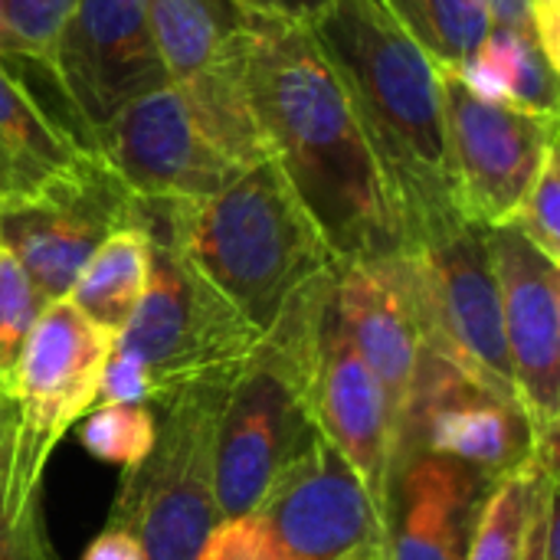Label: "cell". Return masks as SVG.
Instances as JSON below:
<instances>
[{
	"instance_id": "cell-1",
	"label": "cell",
	"mask_w": 560,
	"mask_h": 560,
	"mask_svg": "<svg viewBox=\"0 0 560 560\" xmlns=\"http://www.w3.org/2000/svg\"><path fill=\"white\" fill-rule=\"evenodd\" d=\"M246 89L269 158L335 262L397 256V223L354 108L308 26L253 16Z\"/></svg>"
},
{
	"instance_id": "cell-2",
	"label": "cell",
	"mask_w": 560,
	"mask_h": 560,
	"mask_svg": "<svg viewBox=\"0 0 560 560\" xmlns=\"http://www.w3.org/2000/svg\"><path fill=\"white\" fill-rule=\"evenodd\" d=\"M308 33L374 154L400 249L466 223L450 190L436 66L377 0H331Z\"/></svg>"
},
{
	"instance_id": "cell-3",
	"label": "cell",
	"mask_w": 560,
	"mask_h": 560,
	"mask_svg": "<svg viewBox=\"0 0 560 560\" xmlns=\"http://www.w3.org/2000/svg\"><path fill=\"white\" fill-rule=\"evenodd\" d=\"M135 220L154 226L262 335L305 282L335 266L272 158L210 197H138Z\"/></svg>"
},
{
	"instance_id": "cell-4",
	"label": "cell",
	"mask_w": 560,
	"mask_h": 560,
	"mask_svg": "<svg viewBox=\"0 0 560 560\" xmlns=\"http://www.w3.org/2000/svg\"><path fill=\"white\" fill-rule=\"evenodd\" d=\"M331 269L289 299L266 331V348L289 374L315 433H322L361 479L384 541L390 518L394 430L384 394L335 308Z\"/></svg>"
},
{
	"instance_id": "cell-5",
	"label": "cell",
	"mask_w": 560,
	"mask_h": 560,
	"mask_svg": "<svg viewBox=\"0 0 560 560\" xmlns=\"http://www.w3.org/2000/svg\"><path fill=\"white\" fill-rule=\"evenodd\" d=\"M141 223V220H135ZM151 240L148 289L118 331L115 348L141 361L151 404L187 390H226L262 348L256 331L154 226L141 223Z\"/></svg>"
},
{
	"instance_id": "cell-6",
	"label": "cell",
	"mask_w": 560,
	"mask_h": 560,
	"mask_svg": "<svg viewBox=\"0 0 560 560\" xmlns=\"http://www.w3.org/2000/svg\"><path fill=\"white\" fill-rule=\"evenodd\" d=\"M368 551H381V535L364 486L315 433L249 512L210 532L197 560H345Z\"/></svg>"
},
{
	"instance_id": "cell-7",
	"label": "cell",
	"mask_w": 560,
	"mask_h": 560,
	"mask_svg": "<svg viewBox=\"0 0 560 560\" xmlns=\"http://www.w3.org/2000/svg\"><path fill=\"white\" fill-rule=\"evenodd\" d=\"M223 394L187 390L167 400L154 450L125 469L108 525L131 532L148 560H197L220 525L217 420Z\"/></svg>"
},
{
	"instance_id": "cell-8",
	"label": "cell",
	"mask_w": 560,
	"mask_h": 560,
	"mask_svg": "<svg viewBox=\"0 0 560 560\" xmlns=\"http://www.w3.org/2000/svg\"><path fill=\"white\" fill-rule=\"evenodd\" d=\"M138 197L98 151H79L43 184L0 194V246L30 276L43 302L66 299L85 259L135 223Z\"/></svg>"
},
{
	"instance_id": "cell-9",
	"label": "cell",
	"mask_w": 560,
	"mask_h": 560,
	"mask_svg": "<svg viewBox=\"0 0 560 560\" xmlns=\"http://www.w3.org/2000/svg\"><path fill=\"white\" fill-rule=\"evenodd\" d=\"M397 256L413 299L420 345L515 400L486 226L459 223Z\"/></svg>"
},
{
	"instance_id": "cell-10",
	"label": "cell",
	"mask_w": 560,
	"mask_h": 560,
	"mask_svg": "<svg viewBox=\"0 0 560 560\" xmlns=\"http://www.w3.org/2000/svg\"><path fill=\"white\" fill-rule=\"evenodd\" d=\"M115 335L89 322L69 299L46 302L36 315L13 377L16 404L13 482L23 499H39L56 443L95 407Z\"/></svg>"
},
{
	"instance_id": "cell-11",
	"label": "cell",
	"mask_w": 560,
	"mask_h": 560,
	"mask_svg": "<svg viewBox=\"0 0 560 560\" xmlns=\"http://www.w3.org/2000/svg\"><path fill=\"white\" fill-rule=\"evenodd\" d=\"M98 154L141 200H197L249 171L177 85L125 105L98 135Z\"/></svg>"
},
{
	"instance_id": "cell-12",
	"label": "cell",
	"mask_w": 560,
	"mask_h": 560,
	"mask_svg": "<svg viewBox=\"0 0 560 560\" xmlns=\"http://www.w3.org/2000/svg\"><path fill=\"white\" fill-rule=\"evenodd\" d=\"M440 95L453 203L466 223L499 226L555 148L558 115L486 102L456 72H440Z\"/></svg>"
},
{
	"instance_id": "cell-13",
	"label": "cell",
	"mask_w": 560,
	"mask_h": 560,
	"mask_svg": "<svg viewBox=\"0 0 560 560\" xmlns=\"http://www.w3.org/2000/svg\"><path fill=\"white\" fill-rule=\"evenodd\" d=\"M413 453H436L495 482L535 456L522 407L446 358L420 348L413 387L394 443V469Z\"/></svg>"
},
{
	"instance_id": "cell-14",
	"label": "cell",
	"mask_w": 560,
	"mask_h": 560,
	"mask_svg": "<svg viewBox=\"0 0 560 560\" xmlns=\"http://www.w3.org/2000/svg\"><path fill=\"white\" fill-rule=\"evenodd\" d=\"M515 400L535 453H558L560 430V266L512 226H486Z\"/></svg>"
},
{
	"instance_id": "cell-15",
	"label": "cell",
	"mask_w": 560,
	"mask_h": 560,
	"mask_svg": "<svg viewBox=\"0 0 560 560\" xmlns=\"http://www.w3.org/2000/svg\"><path fill=\"white\" fill-rule=\"evenodd\" d=\"M56 75L92 138L125 105L167 85L148 0H75L56 43Z\"/></svg>"
},
{
	"instance_id": "cell-16",
	"label": "cell",
	"mask_w": 560,
	"mask_h": 560,
	"mask_svg": "<svg viewBox=\"0 0 560 560\" xmlns=\"http://www.w3.org/2000/svg\"><path fill=\"white\" fill-rule=\"evenodd\" d=\"M315 436L299 394L269 354L266 338L246 371L226 387L217 420V512L220 522L256 505L266 486Z\"/></svg>"
},
{
	"instance_id": "cell-17",
	"label": "cell",
	"mask_w": 560,
	"mask_h": 560,
	"mask_svg": "<svg viewBox=\"0 0 560 560\" xmlns=\"http://www.w3.org/2000/svg\"><path fill=\"white\" fill-rule=\"evenodd\" d=\"M331 292L354 351L361 354V361L368 364L384 394L397 443L400 417L423 348L400 256L335 262Z\"/></svg>"
},
{
	"instance_id": "cell-18",
	"label": "cell",
	"mask_w": 560,
	"mask_h": 560,
	"mask_svg": "<svg viewBox=\"0 0 560 560\" xmlns=\"http://www.w3.org/2000/svg\"><path fill=\"white\" fill-rule=\"evenodd\" d=\"M489 486L456 459L436 453L407 456L390 476V518L377 560H466Z\"/></svg>"
},
{
	"instance_id": "cell-19",
	"label": "cell",
	"mask_w": 560,
	"mask_h": 560,
	"mask_svg": "<svg viewBox=\"0 0 560 560\" xmlns=\"http://www.w3.org/2000/svg\"><path fill=\"white\" fill-rule=\"evenodd\" d=\"M148 20L171 85H207L246 69L253 13L236 0H148Z\"/></svg>"
},
{
	"instance_id": "cell-20",
	"label": "cell",
	"mask_w": 560,
	"mask_h": 560,
	"mask_svg": "<svg viewBox=\"0 0 560 560\" xmlns=\"http://www.w3.org/2000/svg\"><path fill=\"white\" fill-rule=\"evenodd\" d=\"M82 144L36 98L23 75L0 62V194H20L62 171Z\"/></svg>"
},
{
	"instance_id": "cell-21",
	"label": "cell",
	"mask_w": 560,
	"mask_h": 560,
	"mask_svg": "<svg viewBox=\"0 0 560 560\" xmlns=\"http://www.w3.org/2000/svg\"><path fill=\"white\" fill-rule=\"evenodd\" d=\"M151 272V240L141 223L115 230L79 269L69 302L98 328L118 338L135 315Z\"/></svg>"
},
{
	"instance_id": "cell-22",
	"label": "cell",
	"mask_w": 560,
	"mask_h": 560,
	"mask_svg": "<svg viewBox=\"0 0 560 560\" xmlns=\"http://www.w3.org/2000/svg\"><path fill=\"white\" fill-rule=\"evenodd\" d=\"M456 75L486 102L535 115H558V69L532 36L492 26L486 43Z\"/></svg>"
},
{
	"instance_id": "cell-23",
	"label": "cell",
	"mask_w": 560,
	"mask_h": 560,
	"mask_svg": "<svg viewBox=\"0 0 560 560\" xmlns=\"http://www.w3.org/2000/svg\"><path fill=\"white\" fill-rule=\"evenodd\" d=\"M440 72H459L492 33L479 0H377Z\"/></svg>"
},
{
	"instance_id": "cell-24",
	"label": "cell",
	"mask_w": 560,
	"mask_h": 560,
	"mask_svg": "<svg viewBox=\"0 0 560 560\" xmlns=\"http://www.w3.org/2000/svg\"><path fill=\"white\" fill-rule=\"evenodd\" d=\"M545 469H558V453H535L528 463L505 472L486 489L469 535L466 560H518L525 522Z\"/></svg>"
},
{
	"instance_id": "cell-25",
	"label": "cell",
	"mask_w": 560,
	"mask_h": 560,
	"mask_svg": "<svg viewBox=\"0 0 560 560\" xmlns=\"http://www.w3.org/2000/svg\"><path fill=\"white\" fill-rule=\"evenodd\" d=\"M16 404L0 397V560H56L43 532L39 499H23L13 482Z\"/></svg>"
},
{
	"instance_id": "cell-26",
	"label": "cell",
	"mask_w": 560,
	"mask_h": 560,
	"mask_svg": "<svg viewBox=\"0 0 560 560\" xmlns=\"http://www.w3.org/2000/svg\"><path fill=\"white\" fill-rule=\"evenodd\" d=\"M158 440V420L138 404H95L79 420V443L98 463L121 469L138 466Z\"/></svg>"
},
{
	"instance_id": "cell-27",
	"label": "cell",
	"mask_w": 560,
	"mask_h": 560,
	"mask_svg": "<svg viewBox=\"0 0 560 560\" xmlns=\"http://www.w3.org/2000/svg\"><path fill=\"white\" fill-rule=\"evenodd\" d=\"M43 299L33 289L23 266L7 246H0V397L13 394L16 364L26 345V335L43 312Z\"/></svg>"
},
{
	"instance_id": "cell-28",
	"label": "cell",
	"mask_w": 560,
	"mask_h": 560,
	"mask_svg": "<svg viewBox=\"0 0 560 560\" xmlns=\"http://www.w3.org/2000/svg\"><path fill=\"white\" fill-rule=\"evenodd\" d=\"M75 0H0L3 52L33 59L56 72V43Z\"/></svg>"
},
{
	"instance_id": "cell-29",
	"label": "cell",
	"mask_w": 560,
	"mask_h": 560,
	"mask_svg": "<svg viewBox=\"0 0 560 560\" xmlns=\"http://www.w3.org/2000/svg\"><path fill=\"white\" fill-rule=\"evenodd\" d=\"M560 167H558V144L548 148L538 174L532 177L528 190L509 213L505 226L518 230L538 253H545L551 262L560 266ZM502 226V223H499Z\"/></svg>"
},
{
	"instance_id": "cell-30",
	"label": "cell",
	"mask_w": 560,
	"mask_h": 560,
	"mask_svg": "<svg viewBox=\"0 0 560 560\" xmlns=\"http://www.w3.org/2000/svg\"><path fill=\"white\" fill-rule=\"evenodd\" d=\"M518 560H558V469H545L538 479Z\"/></svg>"
},
{
	"instance_id": "cell-31",
	"label": "cell",
	"mask_w": 560,
	"mask_h": 560,
	"mask_svg": "<svg viewBox=\"0 0 560 560\" xmlns=\"http://www.w3.org/2000/svg\"><path fill=\"white\" fill-rule=\"evenodd\" d=\"M243 10H249L253 16L262 20H279V23H295V26H308L315 23L331 0H236Z\"/></svg>"
},
{
	"instance_id": "cell-32",
	"label": "cell",
	"mask_w": 560,
	"mask_h": 560,
	"mask_svg": "<svg viewBox=\"0 0 560 560\" xmlns=\"http://www.w3.org/2000/svg\"><path fill=\"white\" fill-rule=\"evenodd\" d=\"M82 560H148V555H144L141 541H138L131 532L108 525V528L85 548Z\"/></svg>"
},
{
	"instance_id": "cell-33",
	"label": "cell",
	"mask_w": 560,
	"mask_h": 560,
	"mask_svg": "<svg viewBox=\"0 0 560 560\" xmlns=\"http://www.w3.org/2000/svg\"><path fill=\"white\" fill-rule=\"evenodd\" d=\"M492 20V26L499 30H512L522 36L535 39V13H532V0H479ZM538 43V39H535Z\"/></svg>"
},
{
	"instance_id": "cell-34",
	"label": "cell",
	"mask_w": 560,
	"mask_h": 560,
	"mask_svg": "<svg viewBox=\"0 0 560 560\" xmlns=\"http://www.w3.org/2000/svg\"><path fill=\"white\" fill-rule=\"evenodd\" d=\"M345 560H377L374 551H368V555H354V558H345Z\"/></svg>"
},
{
	"instance_id": "cell-35",
	"label": "cell",
	"mask_w": 560,
	"mask_h": 560,
	"mask_svg": "<svg viewBox=\"0 0 560 560\" xmlns=\"http://www.w3.org/2000/svg\"><path fill=\"white\" fill-rule=\"evenodd\" d=\"M538 3H560V0H532V7H538Z\"/></svg>"
},
{
	"instance_id": "cell-36",
	"label": "cell",
	"mask_w": 560,
	"mask_h": 560,
	"mask_svg": "<svg viewBox=\"0 0 560 560\" xmlns=\"http://www.w3.org/2000/svg\"><path fill=\"white\" fill-rule=\"evenodd\" d=\"M0 52H3V39H0Z\"/></svg>"
}]
</instances>
